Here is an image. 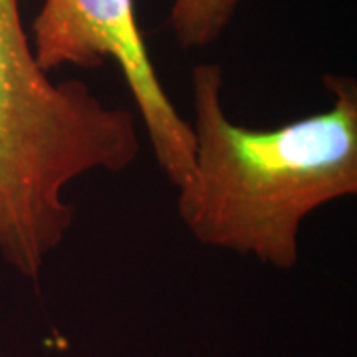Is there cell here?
I'll return each instance as SVG.
<instances>
[{
    "instance_id": "cell-1",
    "label": "cell",
    "mask_w": 357,
    "mask_h": 357,
    "mask_svg": "<svg viewBox=\"0 0 357 357\" xmlns=\"http://www.w3.org/2000/svg\"><path fill=\"white\" fill-rule=\"evenodd\" d=\"M333 103L276 129L232 123L215 64L192 70L195 161L177 211L199 243L280 270L296 266L304 218L357 192V88L328 76Z\"/></svg>"
},
{
    "instance_id": "cell-2",
    "label": "cell",
    "mask_w": 357,
    "mask_h": 357,
    "mask_svg": "<svg viewBox=\"0 0 357 357\" xmlns=\"http://www.w3.org/2000/svg\"><path fill=\"white\" fill-rule=\"evenodd\" d=\"M135 115L77 79L54 84L34 58L20 0H0V256L38 278L74 222L70 183L135 163Z\"/></svg>"
},
{
    "instance_id": "cell-3",
    "label": "cell",
    "mask_w": 357,
    "mask_h": 357,
    "mask_svg": "<svg viewBox=\"0 0 357 357\" xmlns=\"http://www.w3.org/2000/svg\"><path fill=\"white\" fill-rule=\"evenodd\" d=\"M32 50L44 72L62 66L117 62L143 117L157 163L181 189L192 171L191 126L167 98L141 36L133 0H44L32 28Z\"/></svg>"
},
{
    "instance_id": "cell-4",
    "label": "cell",
    "mask_w": 357,
    "mask_h": 357,
    "mask_svg": "<svg viewBox=\"0 0 357 357\" xmlns=\"http://www.w3.org/2000/svg\"><path fill=\"white\" fill-rule=\"evenodd\" d=\"M243 0H175L171 30L183 48H206L227 30Z\"/></svg>"
}]
</instances>
